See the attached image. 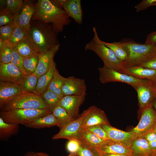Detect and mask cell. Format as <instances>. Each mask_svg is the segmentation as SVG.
<instances>
[{
    "label": "cell",
    "mask_w": 156,
    "mask_h": 156,
    "mask_svg": "<svg viewBox=\"0 0 156 156\" xmlns=\"http://www.w3.org/2000/svg\"><path fill=\"white\" fill-rule=\"evenodd\" d=\"M64 79L56 68L47 88L56 94L61 99L64 96L62 90Z\"/></svg>",
    "instance_id": "30"
},
{
    "label": "cell",
    "mask_w": 156,
    "mask_h": 156,
    "mask_svg": "<svg viewBox=\"0 0 156 156\" xmlns=\"http://www.w3.org/2000/svg\"><path fill=\"white\" fill-rule=\"evenodd\" d=\"M131 147L133 151L131 156H151L156 154L144 137L135 139L131 142Z\"/></svg>",
    "instance_id": "22"
},
{
    "label": "cell",
    "mask_w": 156,
    "mask_h": 156,
    "mask_svg": "<svg viewBox=\"0 0 156 156\" xmlns=\"http://www.w3.org/2000/svg\"><path fill=\"white\" fill-rule=\"evenodd\" d=\"M139 66L156 70V55L153 58L143 63Z\"/></svg>",
    "instance_id": "44"
},
{
    "label": "cell",
    "mask_w": 156,
    "mask_h": 156,
    "mask_svg": "<svg viewBox=\"0 0 156 156\" xmlns=\"http://www.w3.org/2000/svg\"><path fill=\"white\" fill-rule=\"evenodd\" d=\"M140 79L156 81V70L141 66L123 68L119 71Z\"/></svg>",
    "instance_id": "19"
},
{
    "label": "cell",
    "mask_w": 156,
    "mask_h": 156,
    "mask_svg": "<svg viewBox=\"0 0 156 156\" xmlns=\"http://www.w3.org/2000/svg\"><path fill=\"white\" fill-rule=\"evenodd\" d=\"M101 126L106 132L110 140L130 146L132 141L137 138L131 131H124L114 127L109 124L103 125Z\"/></svg>",
    "instance_id": "17"
},
{
    "label": "cell",
    "mask_w": 156,
    "mask_h": 156,
    "mask_svg": "<svg viewBox=\"0 0 156 156\" xmlns=\"http://www.w3.org/2000/svg\"><path fill=\"white\" fill-rule=\"evenodd\" d=\"M80 146L78 151L75 154L77 156H101L97 149L92 147L83 140H79Z\"/></svg>",
    "instance_id": "31"
},
{
    "label": "cell",
    "mask_w": 156,
    "mask_h": 156,
    "mask_svg": "<svg viewBox=\"0 0 156 156\" xmlns=\"http://www.w3.org/2000/svg\"><path fill=\"white\" fill-rule=\"evenodd\" d=\"M86 92L77 95L64 96L58 105L64 108L74 117L79 115V109L85 101Z\"/></svg>",
    "instance_id": "13"
},
{
    "label": "cell",
    "mask_w": 156,
    "mask_h": 156,
    "mask_svg": "<svg viewBox=\"0 0 156 156\" xmlns=\"http://www.w3.org/2000/svg\"><path fill=\"white\" fill-rule=\"evenodd\" d=\"M75 156H77L75 155Z\"/></svg>",
    "instance_id": "56"
},
{
    "label": "cell",
    "mask_w": 156,
    "mask_h": 156,
    "mask_svg": "<svg viewBox=\"0 0 156 156\" xmlns=\"http://www.w3.org/2000/svg\"><path fill=\"white\" fill-rule=\"evenodd\" d=\"M98 150L101 153L131 156L133 153L131 146L112 140L109 141Z\"/></svg>",
    "instance_id": "20"
},
{
    "label": "cell",
    "mask_w": 156,
    "mask_h": 156,
    "mask_svg": "<svg viewBox=\"0 0 156 156\" xmlns=\"http://www.w3.org/2000/svg\"><path fill=\"white\" fill-rule=\"evenodd\" d=\"M148 142H151L156 140V134L153 129L146 134L144 137Z\"/></svg>",
    "instance_id": "46"
},
{
    "label": "cell",
    "mask_w": 156,
    "mask_h": 156,
    "mask_svg": "<svg viewBox=\"0 0 156 156\" xmlns=\"http://www.w3.org/2000/svg\"><path fill=\"white\" fill-rule=\"evenodd\" d=\"M94 36L92 39L87 43L84 47L85 51H93L102 60L104 66L106 67L120 71L123 68L121 62L113 51L100 41L96 28L92 29Z\"/></svg>",
    "instance_id": "4"
},
{
    "label": "cell",
    "mask_w": 156,
    "mask_h": 156,
    "mask_svg": "<svg viewBox=\"0 0 156 156\" xmlns=\"http://www.w3.org/2000/svg\"><path fill=\"white\" fill-rule=\"evenodd\" d=\"M0 109L2 111L16 109H50L41 95L27 92L20 94Z\"/></svg>",
    "instance_id": "6"
},
{
    "label": "cell",
    "mask_w": 156,
    "mask_h": 156,
    "mask_svg": "<svg viewBox=\"0 0 156 156\" xmlns=\"http://www.w3.org/2000/svg\"><path fill=\"white\" fill-rule=\"evenodd\" d=\"M101 156H130L125 155H116L112 154L100 153Z\"/></svg>",
    "instance_id": "47"
},
{
    "label": "cell",
    "mask_w": 156,
    "mask_h": 156,
    "mask_svg": "<svg viewBox=\"0 0 156 156\" xmlns=\"http://www.w3.org/2000/svg\"><path fill=\"white\" fill-rule=\"evenodd\" d=\"M13 46L8 40L4 41L0 50V64H7L11 62Z\"/></svg>",
    "instance_id": "32"
},
{
    "label": "cell",
    "mask_w": 156,
    "mask_h": 156,
    "mask_svg": "<svg viewBox=\"0 0 156 156\" xmlns=\"http://www.w3.org/2000/svg\"><path fill=\"white\" fill-rule=\"evenodd\" d=\"M50 109L58 105L61 98L56 94L47 89L41 95Z\"/></svg>",
    "instance_id": "34"
},
{
    "label": "cell",
    "mask_w": 156,
    "mask_h": 156,
    "mask_svg": "<svg viewBox=\"0 0 156 156\" xmlns=\"http://www.w3.org/2000/svg\"><path fill=\"white\" fill-rule=\"evenodd\" d=\"M145 43L156 46V31L152 32L148 35Z\"/></svg>",
    "instance_id": "45"
},
{
    "label": "cell",
    "mask_w": 156,
    "mask_h": 156,
    "mask_svg": "<svg viewBox=\"0 0 156 156\" xmlns=\"http://www.w3.org/2000/svg\"><path fill=\"white\" fill-rule=\"evenodd\" d=\"M153 6H156V0H143L134 8L137 12H139Z\"/></svg>",
    "instance_id": "43"
},
{
    "label": "cell",
    "mask_w": 156,
    "mask_h": 156,
    "mask_svg": "<svg viewBox=\"0 0 156 156\" xmlns=\"http://www.w3.org/2000/svg\"><path fill=\"white\" fill-rule=\"evenodd\" d=\"M59 44L44 52L38 54V62L37 68L33 74L38 79L50 69L54 61V56L58 50Z\"/></svg>",
    "instance_id": "15"
},
{
    "label": "cell",
    "mask_w": 156,
    "mask_h": 156,
    "mask_svg": "<svg viewBox=\"0 0 156 156\" xmlns=\"http://www.w3.org/2000/svg\"><path fill=\"white\" fill-rule=\"evenodd\" d=\"M84 128L102 139L105 140H111L106 132L100 125L93 126Z\"/></svg>",
    "instance_id": "40"
},
{
    "label": "cell",
    "mask_w": 156,
    "mask_h": 156,
    "mask_svg": "<svg viewBox=\"0 0 156 156\" xmlns=\"http://www.w3.org/2000/svg\"><path fill=\"white\" fill-rule=\"evenodd\" d=\"M56 68L54 62L49 70L38 79L35 93L41 95L47 89Z\"/></svg>",
    "instance_id": "24"
},
{
    "label": "cell",
    "mask_w": 156,
    "mask_h": 156,
    "mask_svg": "<svg viewBox=\"0 0 156 156\" xmlns=\"http://www.w3.org/2000/svg\"><path fill=\"white\" fill-rule=\"evenodd\" d=\"M35 10V3L29 2L24 3L20 12L14 16V25L28 30Z\"/></svg>",
    "instance_id": "18"
},
{
    "label": "cell",
    "mask_w": 156,
    "mask_h": 156,
    "mask_svg": "<svg viewBox=\"0 0 156 156\" xmlns=\"http://www.w3.org/2000/svg\"><path fill=\"white\" fill-rule=\"evenodd\" d=\"M13 47L18 53L24 58L38 54L26 38Z\"/></svg>",
    "instance_id": "27"
},
{
    "label": "cell",
    "mask_w": 156,
    "mask_h": 156,
    "mask_svg": "<svg viewBox=\"0 0 156 156\" xmlns=\"http://www.w3.org/2000/svg\"><path fill=\"white\" fill-rule=\"evenodd\" d=\"M153 130L156 134V124L153 128Z\"/></svg>",
    "instance_id": "53"
},
{
    "label": "cell",
    "mask_w": 156,
    "mask_h": 156,
    "mask_svg": "<svg viewBox=\"0 0 156 156\" xmlns=\"http://www.w3.org/2000/svg\"><path fill=\"white\" fill-rule=\"evenodd\" d=\"M69 17L64 10L51 0H38L31 20H39L51 24L57 32L63 31L64 27L70 22Z\"/></svg>",
    "instance_id": "2"
},
{
    "label": "cell",
    "mask_w": 156,
    "mask_h": 156,
    "mask_svg": "<svg viewBox=\"0 0 156 156\" xmlns=\"http://www.w3.org/2000/svg\"><path fill=\"white\" fill-rule=\"evenodd\" d=\"M19 129V124L6 123L0 117V137L1 139H5L15 135L18 133Z\"/></svg>",
    "instance_id": "29"
},
{
    "label": "cell",
    "mask_w": 156,
    "mask_h": 156,
    "mask_svg": "<svg viewBox=\"0 0 156 156\" xmlns=\"http://www.w3.org/2000/svg\"><path fill=\"white\" fill-rule=\"evenodd\" d=\"M99 80L101 83L105 84L110 82H120L125 83L135 89L139 86L146 83L148 80L140 79L118 71L110 69L103 66L98 68Z\"/></svg>",
    "instance_id": "7"
},
{
    "label": "cell",
    "mask_w": 156,
    "mask_h": 156,
    "mask_svg": "<svg viewBox=\"0 0 156 156\" xmlns=\"http://www.w3.org/2000/svg\"><path fill=\"white\" fill-rule=\"evenodd\" d=\"M140 110L141 114L140 121L131 130L137 137H144L156 124V112L152 106Z\"/></svg>",
    "instance_id": "8"
},
{
    "label": "cell",
    "mask_w": 156,
    "mask_h": 156,
    "mask_svg": "<svg viewBox=\"0 0 156 156\" xmlns=\"http://www.w3.org/2000/svg\"><path fill=\"white\" fill-rule=\"evenodd\" d=\"M26 76L17 66L10 63L0 64V81L14 83L21 86Z\"/></svg>",
    "instance_id": "12"
},
{
    "label": "cell",
    "mask_w": 156,
    "mask_h": 156,
    "mask_svg": "<svg viewBox=\"0 0 156 156\" xmlns=\"http://www.w3.org/2000/svg\"><path fill=\"white\" fill-rule=\"evenodd\" d=\"M35 152H29L26 153L24 156H34Z\"/></svg>",
    "instance_id": "50"
},
{
    "label": "cell",
    "mask_w": 156,
    "mask_h": 156,
    "mask_svg": "<svg viewBox=\"0 0 156 156\" xmlns=\"http://www.w3.org/2000/svg\"><path fill=\"white\" fill-rule=\"evenodd\" d=\"M12 63L17 66L25 76L29 75L23 66L24 58L20 55L13 46L12 51Z\"/></svg>",
    "instance_id": "38"
},
{
    "label": "cell",
    "mask_w": 156,
    "mask_h": 156,
    "mask_svg": "<svg viewBox=\"0 0 156 156\" xmlns=\"http://www.w3.org/2000/svg\"><path fill=\"white\" fill-rule=\"evenodd\" d=\"M121 42L127 54L126 60L122 64L123 68L139 66L156 55L155 45L132 40H125Z\"/></svg>",
    "instance_id": "3"
},
{
    "label": "cell",
    "mask_w": 156,
    "mask_h": 156,
    "mask_svg": "<svg viewBox=\"0 0 156 156\" xmlns=\"http://www.w3.org/2000/svg\"><path fill=\"white\" fill-rule=\"evenodd\" d=\"M80 146L79 140L72 139L69 140L66 145L67 150L70 153L75 154L78 151Z\"/></svg>",
    "instance_id": "42"
},
{
    "label": "cell",
    "mask_w": 156,
    "mask_h": 156,
    "mask_svg": "<svg viewBox=\"0 0 156 156\" xmlns=\"http://www.w3.org/2000/svg\"><path fill=\"white\" fill-rule=\"evenodd\" d=\"M51 113V111L48 109H16L1 111L0 117L7 123L21 124L25 125L33 119Z\"/></svg>",
    "instance_id": "5"
},
{
    "label": "cell",
    "mask_w": 156,
    "mask_h": 156,
    "mask_svg": "<svg viewBox=\"0 0 156 156\" xmlns=\"http://www.w3.org/2000/svg\"><path fill=\"white\" fill-rule=\"evenodd\" d=\"M51 112L57 120V126L60 129L75 119L64 108L58 105L53 108Z\"/></svg>",
    "instance_id": "26"
},
{
    "label": "cell",
    "mask_w": 156,
    "mask_h": 156,
    "mask_svg": "<svg viewBox=\"0 0 156 156\" xmlns=\"http://www.w3.org/2000/svg\"><path fill=\"white\" fill-rule=\"evenodd\" d=\"M4 41L0 38V50L2 48Z\"/></svg>",
    "instance_id": "51"
},
{
    "label": "cell",
    "mask_w": 156,
    "mask_h": 156,
    "mask_svg": "<svg viewBox=\"0 0 156 156\" xmlns=\"http://www.w3.org/2000/svg\"><path fill=\"white\" fill-rule=\"evenodd\" d=\"M154 156H156V155H154Z\"/></svg>",
    "instance_id": "55"
},
{
    "label": "cell",
    "mask_w": 156,
    "mask_h": 156,
    "mask_svg": "<svg viewBox=\"0 0 156 156\" xmlns=\"http://www.w3.org/2000/svg\"><path fill=\"white\" fill-rule=\"evenodd\" d=\"M57 120L52 113L36 118L24 125L27 127L42 128L57 126Z\"/></svg>",
    "instance_id": "23"
},
{
    "label": "cell",
    "mask_w": 156,
    "mask_h": 156,
    "mask_svg": "<svg viewBox=\"0 0 156 156\" xmlns=\"http://www.w3.org/2000/svg\"><path fill=\"white\" fill-rule=\"evenodd\" d=\"M5 2L6 8L14 16L20 12L25 3L22 0H7Z\"/></svg>",
    "instance_id": "37"
},
{
    "label": "cell",
    "mask_w": 156,
    "mask_h": 156,
    "mask_svg": "<svg viewBox=\"0 0 156 156\" xmlns=\"http://www.w3.org/2000/svg\"><path fill=\"white\" fill-rule=\"evenodd\" d=\"M38 78L33 74L25 77L21 86L26 92L35 93Z\"/></svg>",
    "instance_id": "33"
},
{
    "label": "cell",
    "mask_w": 156,
    "mask_h": 156,
    "mask_svg": "<svg viewBox=\"0 0 156 156\" xmlns=\"http://www.w3.org/2000/svg\"><path fill=\"white\" fill-rule=\"evenodd\" d=\"M81 114L83 117L82 126L84 128L109 124L104 112L95 106H91Z\"/></svg>",
    "instance_id": "10"
},
{
    "label": "cell",
    "mask_w": 156,
    "mask_h": 156,
    "mask_svg": "<svg viewBox=\"0 0 156 156\" xmlns=\"http://www.w3.org/2000/svg\"><path fill=\"white\" fill-rule=\"evenodd\" d=\"M86 88L83 79L73 76L64 77L62 89L64 96L81 94L86 92Z\"/></svg>",
    "instance_id": "14"
},
{
    "label": "cell",
    "mask_w": 156,
    "mask_h": 156,
    "mask_svg": "<svg viewBox=\"0 0 156 156\" xmlns=\"http://www.w3.org/2000/svg\"><path fill=\"white\" fill-rule=\"evenodd\" d=\"M75 154L73 153H70V154L67 156H75Z\"/></svg>",
    "instance_id": "54"
},
{
    "label": "cell",
    "mask_w": 156,
    "mask_h": 156,
    "mask_svg": "<svg viewBox=\"0 0 156 156\" xmlns=\"http://www.w3.org/2000/svg\"><path fill=\"white\" fill-rule=\"evenodd\" d=\"M24 92H26L18 84L0 81V108Z\"/></svg>",
    "instance_id": "11"
},
{
    "label": "cell",
    "mask_w": 156,
    "mask_h": 156,
    "mask_svg": "<svg viewBox=\"0 0 156 156\" xmlns=\"http://www.w3.org/2000/svg\"><path fill=\"white\" fill-rule=\"evenodd\" d=\"M57 33L51 24L39 20H31L26 38L39 54L60 44Z\"/></svg>",
    "instance_id": "1"
},
{
    "label": "cell",
    "mask_w": 156,
    "mask_h": 156,
    "mask_svg": "<svg viewBox=\"0 0 156 156\" xmlns=\"http://www.w3.org/2000/svg\"><path fill=\"white\" fill-rule=\"evenodd\" d=\"M80 140H83L97 150L110 140L102 139L83 127L81 133Z\"/></svg>",
    "instance_id": "25"
},
{
    "label": "cell",
    "mask_w": 156,
    "mask_h": 156,
    "mask_svg": "<svg viewBox=\"0 0 156 156\" xmlns=\"http://www.w3.org/2000/svg\"><path fill=\"white\" fill-rule=\"evenodd\" d=\"M38 62V54L24 58L23 67L29 75L33 74L35 71Z\"/></svg>",
    "instance_id": "35"
},
{
    "label": "cell",
    "mask_w": 156,
    "mask_h": 156,
    "mask_svg": "<svg viewBox=\"0 0 156 156\" xmlns=\"http://www.w3.org/2000/svg\"><path fill=\"white\" fill-rule=\"evenodd\" d=\"M154 155L151 156H154Z\"/></svg>",
    "instance_id": "57"
},
{
    "label": "cell",
    "mask_w": 156,
    "mask_h": 156,
    "mask_svg": "<svg viewBox=\"0 0 156 156\" xmlns=\"http://www.w3.org/2000/svg\"><path fill=\"white\" fill-rule=\"evenodd\" d=\"M62 8L69 17L78 23H82L83 13L81 0H65Z\"/></svg>",
    "instance_id": "21"
},
{
    "label": "cell",
    "mask_w": 156,
    "mask_h": 156,
    "mask_svg": "<svg viewBox=\"0 0 156 156\" xmlns=\"http://www.w3.org/2000/svg\"><path fill=\"white\" fill-rule=\"evenodd\" d=\"M152 106H153L155 109V110L156 111V98L154 101Z\"/></svg>",
    "instance_id": "52"
},
{
    "label": "cell",
    "mask_w": 156,
    "mask_h": 156,
    "mask_svg": "<svg viewBox=\"0 0 156 156\" xmlns=\"http://www.w3.org/2000/svg\"><path fill=\"white\" fill-rule=\"evenodd\" d=\"M14 16L6 8L1 10L0 11V27L8 25H14Z\"/></svg>",
    "instance_id": "39"
},
{
    "label": "cell",
    "mask_w": 156,
    "mask_h": 156,
    "mask_svg": "<svg viewBox=\"0 0 156 156\" xmlns=\"http://www.w3.org/2000/svg\"><path fill=\"white\" fill-rule=\"evenodd\" d=\"M27 29L15 26V28L8 41L13 46L27 37Z\"/></svg>",
    "instance_id": "36"
},
{
    "label": "cell",
    "mask_w": 156,
    "mask_h": 156,
    "mask_svg": "<svg viewBox=\"0 0 156 156\" xmlns=\"http://www.w3.org/2000/svg\"><path fill=\"white\" fill-rule=\"evenodd\" d=\"M15 28L14 25H8L0 27V38L4 41L8 40Z\"/></svg>",
    "instance_id": "41"
},
{
    "label": "cell",
    "mask_w": 156,
    "mask_h": 156,
    "mask_svg": "<svg viewBox=\"0 0 156 156\" xmlns=\"http://www.w3.org/2000/svg\"><path fill=\"white\" fill-rule=\"evenodd\" d=\"M100 41L113 51L122 64L126 60L127 58V54L121 42L109 43L102 41L100 39Z\"/></svg>",
    "instance_id": "28"
},
{
    "label": "cell",
    "mask_w": 156,
    "mask_h": 156,
    "mask_svg": "<svg viewBox=\"0 0 156 156\" xmlns=\"http://www.w3.org/2000/svg\"><path fill=\"white\" fill-rule=\"evenodd\" d=\"M135 90L137 93L140 110L152 106L156 98V94L151 86L150 81L139 86Z\"/></svg>",
    "instance_id": "16"
},
{
    "label": "cell",
    "mask_w": 156,
    "mask_h": 156,
    "mask_svg": "<svg viewBox=\"0 0 156 156\" xmlns=\"http://www.w3.org/2000/svg\"><path fill=\"white\" fill-rule=\"evenodd\" d=\"M151 86L156 94V81L153 82L151 81Z\"/></svg>",
    "instance_id": "49"
},
{
    "label": "cell",
    "mask_w": 156,
    "mask_h": 156,
    "mask_svg": "<svg viewBox=\"0 0 156 156\" xmlns=\"http://www.w3.org/2000/svg\"><path fill=\"white\" fill-rule=\"evenodd\" d=\"M83 117L80 115L77 119L70 122L61 128L58 133L54 135L53 140L65 139L68 140L76 139L79 140L83 129Z\"/></svg>",
    "instance_id": "9"
},
{
    "label": "cell",
    "mask_w": 156,
    "mask_h": 156,
    "mask_svg": "<svg viewBox=\"0 0 156 156\" xmlns=\"http://www.w3.org/2000/svg\"><path fill=\"white\" fill-rule=\"evenodd\" d=\"M34 156H50L44 152H36Z\"/></svg>",
    "instance_id": "48"
}]
</instances>
